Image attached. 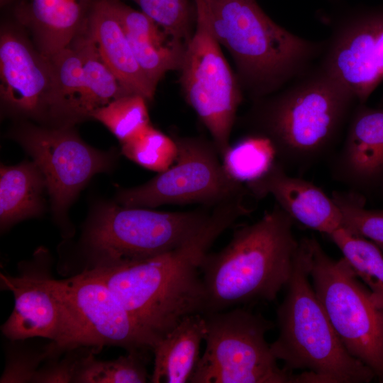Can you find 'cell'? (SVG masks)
Instances as JSON below:
<instances>
[{"mask_svg":"<svg viewBox=\"0 0 383 383\" xmlns=\"http://www.w3.org/2000/svg\"><path fill=\"white\" fill-rule=\"evenodd\" d=\"M294 220L277 204L257 221L238 228L221 250L199 265L204 313L254 301H273L286 287L300 246Z\"/></svg>","mask_w":383,"mask_h":383,"instance_id":"7a4b0ae2","label":"cell"},{"mask_svg":"<svg viewBox=\"0 0 383 383\" xmlns=\"http://www.w3.org/2000/svg\"><path fill=\"white\" fill-rule=\"evenodd\" d=\"M43 174L33 162L0 170V226L1 231L25 218L40 214L43 209Z\"/></svg>","mask_w":383,"mask_h":383,"instance_id":"44dd1931","label":"cell"},{"mask_svg":"<svg viewBox=\"0 0 383 383\" xmlns=\"http://www.w3.org/2000/svg\"><path fill=\"white\" fill-rule=\"evenodd\" d=\"M147 100L138 94H126L95 110L91 117L104 124L124 143L150 124Z\"/></svg>","mask_w":383,"mask_h":383,"instance_id":"484cf974","label":"cell"},{"mask_svg":"<svg viewBox=\"0 0 383 383\" xmlns=\"http://www.w3.org/2000/svg\"><path fill=\"white\" fill-rule=\"evenodd\" d=\"M331 197L342 213V227L353 234L383 243V210L366 209L365 196L347 191H333Z\"/></svg>","mask_w":383,"mask_h":383,"instance_id":"83f0119b","label":"cell"},{"mask_svg":"<svg viewBox=\"0 0 383 383\" xmlns=\"http://www.w3.org/2000/svg\"><path fill=\"white\" fill-rule=\"evenodd\" d=\"M73 320L78 348L118 346L146 353L154 343L109 288L87 272L58 280Z\"/></svg>","mask_w":383,"mask_h":383,"instance_id":"8fae6325","label":"cell"},{"mask_svg":"<svg viewBox=\"0 0 383 383\" xmlns=\"http://www.w3.org/2000/svg\"><path fill=\"white\" fill-rule=\"evenodd\" d=\"M275 160L270 141L256 135H250L235 145H230L221 157L226 172L243 184L260 177Z\"/></svg>","mask_w":383,"mask_h":383,"instance_id":"d4e9b609","label":"cell"},{"mask_svg":"<svg viewBox=\"0 0 383 383\" xmlns=\"http://www.w3.org/2000/svg\"><path fill=\"white\" fill-rule=\"evenodd\" d=\"M13 135L43 174L52 210L59 217L87 182L113 163L112 155L88 145L72 126L23 124Z\"/></svg>","mask_w":383,"mask_h":383,"instance_id":"30bf717a","label":"cell"},{"mask_svg":"<svg viewBox=\"0 0 383 383\" xmlns=\"http://www.w3.org/2000/svg\"><path fill=\"white\" fill-rule=\"evenodd\" d=\"M357 104L316 65L279 93L256 100L248 115L251 135L270 141L287 171L304 172L332 156Z\"/></svg>","mask_w":383,"mask_h":383,"instance_id":"6da1fadb","label":"cell"},{"mask_svg":"<svg viewBox=\"0 0 383 383\" xmlns=\"http://www.w3.org/2000/svg\"><path fill=\"white\" fill-rule=\"evenodd\" d=\"M255 199L271 195L294 221L326 235L342 227V213L320 187L288 174L276 160L260 177L245 184Z\"/></svg>","mask_w":383,"mask_h":383,"instance_id":"2e32d148","label":"cell"},{"mask_svg":"<svg viewBox=\"0 0 383 383\" xmlns=\"http://www.w3.org/2000/svg\"><path fill=\"white\" fill-rule=\"evenodd\" d=\"M96 0H24L13 6V20L30 32L38 50L50 58L87 27Z\"/></svg>","mask_w":383,"mask_h":383,"instance_id":"e0dca14e","label":"cell"},{"mask_svg":"<svg viewBox=\"0 0 383 383\" xmlns=\"http://www.w3.org/2000/svg\"><path fill=\"white\" fill-rule=\"evenodd\" d=\"M121 152L139 165L159 173L174 162L177 145L174 138L150 125L139 135L122 143Z\"/></svg>","mask_w":383,"mask_h":383,"instance_id":"4316f807","label":"cell"},{"mask_svg":"<svg viewBox=\"0 0 383 383\" xmlns=\"http://www.w3.org/2000/svg\"><path fill=\"white\" fill-rule=\"evenodd\" d=\"M310 278L316 294L347 350L383 382V306L344 257L335 260L308 238Z\"/></svg>","mask_w":383,"mask_h":383,"instance_id":"52a82bcc","label":"cell"},{"mask_svg":"<svg viewBox=\"0 0 383 383\" xmlns=\"http://www.w3.org/2000/svg\"><path fill=\"white\" fill-rule=\"evenodd\" d=\"M318 65L365 104L383 81V13H354L338 20Z\"/></svg>","mask_w":383,"mask_h":383,"instance_id":"7c38bea8","label":"cell"},{"mask_svg":"<svg viewBox=\"0 0 383 383\" xmlns=\"http://www.w3.org/2000/svg\"><path fill=\"white\" fill-rule=\"evenodd\" d=\"M174 140L177 145L174 162L145 184L118 192L116 199L120 205L152 209L166 204H201L214 207L251 196L245 184L226 172L212 140L199 137Z\"/></svg>","mask_w":383,"mask_h":383,"instance_id":"9c48e42d","label":"cell"},{"mask_svg":"<svg viewBox=\"0 0 383 383\" xmlns=\"http://www.w3.org/2000/svg\"><path fill=\"white\" fill-rule=\"evenodd\" d=\"M283 301L277 311V338L270 344L298 382L367 383L374 373L354 357L335 331L310 282L308 238L300 240Z\"/></svg>","mask_w":383,"mask_h":383,"instance_id":"277c9868","label":"cell"},{"mask_svg":"<svg viewBox=\"0 0 383 383\" xmlns=\"http://www.w3.org/2000/svg\"><path fill=\"white\" fill-rule=\"evenodd\" d=\"M211 211H160L114 204L99 208L83 235L88 257L81 271L111 268L151 258L183 245L206 223Z\"/></svg>","mask_w":383,"mask_h":383,"instance_id":"5b68a950","label":"cell"},{"mask_svg":"<svg viewBox=\"0 0 383 383\" xmlns=\"http://www.w3.org/2000/svg\"><path fill=\"white\" fill-rule=\"evenodd\" d=\"M206 332V319L197 313L183 318L154 346L153 383L189 382L200 360Z\"/></svg>","mask_w":383,"mask_h":383,"instance_id":"ffe728a7","label":"cell"},{"mask_svg":"<svg viewBox=\"0 0 383 383\" xmlns=\"http://www.w3.org/2000/svg\"><path fill=\"white\" fill-rule=\"evenodd\" d=\"M24 30L15 20L1 26V101L14 113L51 120L57 100L52 63Z\"/></svg>","mask_w":383,"mask_h":383,"instance_id":"4fadbf2b","label":"cell"},{"mask_svg":"<svg viewBox=\"0 0 383 383\" xmlns=\"http://www.w3.org/2000/svg\"><path fill=\"white\" fill-rule=\"evenodd\" d=\"M209 26L233 57L255 100L305 74L324 41L296 35L273 21L255 0H204Z\"/></svg>","mask_w":383,"mask_h":383,"instance_id":"3957f363","label":"cell"},{"mask_svg":"<svg viewBox=\"0 0 383 383\" xmlns=\"http://www.w3.org/2000/svg\"><path fill=\"white\" fill-rule=\"evenodd\" d=\"M113 4L138 65L156 88L167 72L179 70L186 43L121 0Z\"/></svg>","mask_w":383,"mask_h":383,"instance_id":"ac0fdd59","label":"cell"},{"mask_svg":"<svg viewBox=\"0 0 383 383\" xmlns=\"http://www.w3.org/2000/svg\"><path fill=\"white\" fill-rule=\"evenodd\" d=\"M204 316L206 347L189 382H297L296 374L279 366L265 339L272 322L242 308Z\"/></svg>","mask_w":383,"mask_h":383,"instance_id":"8992f818","label":"cell"},{"mask_svg":"<svg viewBox=\"0 0 383 383\" xmlns=\"http://www.w3.org/2000/svg\"><path fill=\"white\" fill-rule=\"evenodd\" d=\"M331 157V176L350 191L362 195L383 179V109L357 104L341 146Z\"/></svg>","mask_w":383,"mask_h":383,"instance_id":"9a60e30c","label":"cell"},{"mask_svg":"<svg viewBox=\"0 0 383 383\" xmlns=\"http://www.w3.org/2000/svg\"><path fill=\"white\" fill-rule=\"evenodd\" d=\"M84 55V92L79 108L82 121L97 109L128 94L100 56L86 28L79 35Z\"/></svg>","mask_w":383,"mask_h":383,"instance_id":"7402d4cb","label":"cell"},{"mask_svg":"<svg viewBox=\"0 0 383 383\" xmlns=\"http://www.w3.org/2000/svg\"><path fill=\"white\" fill-rule=\"evenodd\" d=\"M358 278L383 306V252L373 241L341 227L328 235Z\"/></svg>","mask_w":383,"mask_h":383,"instance_id":"603a6c76","label":"cell"},{"mask_svg":"<svg viewBox=\"0 0 383 383\" xmlns=\"http://www.w3.org/2000/svg\"><path fill=\"white\" fill-rule=\"evenodd\" d=\"M87 29L101 57L126 91L151 101L156 88L135 58L113 0L95 1Z\"/></svg>","mask_w":383,"mask_h":383,"instance_id":"d6986e66","label":"cell"},{"mask_svg":"<svg viewBox=\"0 0 383 383\" xmlns=\"http://www.w3.org/2000/svg\"><path fill=\"white\" fill-rule=\"evenodd\" d=\"M145 353L129 351L110 361L94 358L93 353L80 357L73 382L143 383L150 381L145 363Z\"/></svg>","mask_w":383,"mask_h":383,"instance_id":"cb8c5ba5","label":"cell"},{"mask_svg":"<svg viewBox=\"0 0 383 383\" xmlns=\"http://www.w3.org/2000/svg\"><path fill=\"white\" fill-rule=\"evenodd\" d=\"M196 28L186 43L180 84L188 104L209 131L220 157L242 97L237 79L211 32L204 0H194Z\"/></svg>","mask_w":383,"mask_h":383,"instance_id":"ba28073f","label":"cell"},{"mask_svg":"<svg viewBox=\"0 0 383 383\" xmlns=\"http://www.w3.org/2000/svg\"><path fill=\"white\" fill-rule=\"evenodd\" d=\"M1 285L14 298L13 309L1 328L7 338H48L59 352L78 348L75 326L58 280L43 274H1Z\"/></svg>","mask_w":383,"mask_h":383,"instance_id":"5bb4252c","label":"cell"},{"mask_svg":"<svg viewBox=\"0 0 383 383\" xmlns=\"http://www.w3.org/2000/svg\"><path fill=\"white\" fill-rule=\"evenodd\" d=\"M24 0H0V5L1 8L6 6H11L16 5V4Z\"/></svg>","mask_w":383,"mask_h":383,"instance_id":"f546056e","label":"cell"},{"mask_svg":"<svg viewBox=\"0 0 383 383\" xmlns=\"http://www.w3.org/2000/svg\"><path fill=\"white\" fill-rule=\"evenodd\" d=\"M375 243L379 246V248L381 249V250L383 252V243Z\"/></svg>","mask_w":383,"mask_h":383,"instance_id":"4dcf8cb0","label":"cell"},{"mask_svg":"<svg viewBox=\"0 0 383 383\" xmlns=\"http://www.w3.org/2000/svg\"><path fill=\"white\" fill-rule=\"evenodd\" d=\"M131 1L174 37L186 43L192 37L196 12L194 3L190 0Z\"/></svg>","mask_w":383,"mask_h":383,"instance_id":"f1b7e54d","label":"cell"}]
</instances>
